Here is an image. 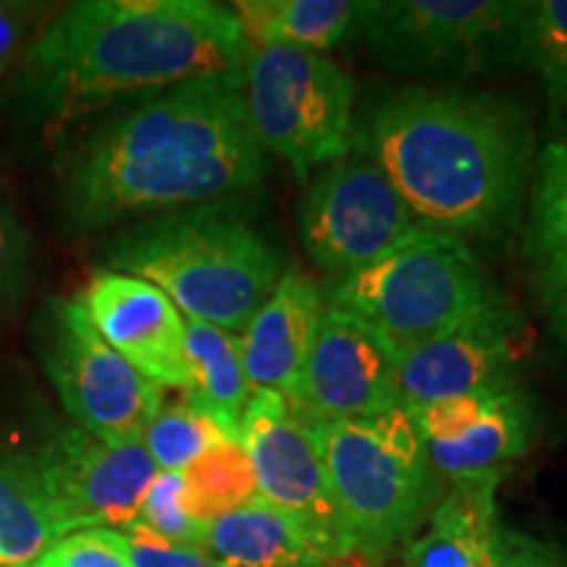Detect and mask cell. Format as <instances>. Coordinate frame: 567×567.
<instances>
[{
  "label": "cell",
  "instance_id": "cell-1",
  "mask_svg": "<svg viewBox=\"0 0 567 567\" xmlns=\"http://www.w3.org/2000/svg\"><path fill=\"white\" fill-rule=\"evenodd\" d=\"M266 172L243 69H231L151 92L92 126L61 158L59 205L76 231H97L231 200Z\"/></svg>",
  "mask_w": 567,
  "mask_h": 567
},
{
  "label": "cell",
  "instance_id": "cell-2",
  "mask_svg": "<svg viewBox=\"0 0 567 567\" xmlns=\"http://www.w3.org/2000/svg\"><path fill=\"white\" fill-rule=\"evenodd\" d=\"M247 40L231 6L210 0H80L48 17L17 66L19 113L42 130L130 95L243 69Z\"/></svg>",
  "mask_w": 567,
  "mask_h": 567
},
{
  "label": "cell",
  "instance_id": "cell-3",
  "mask_svg": "<svg viewBox=\"0 0 567 567\" xmlns=\"http://www.w3.org/2000/svg\"><path fill=\"white\" fill-rule=\"evenodd\" d=\"M363 147L425 229L502 243L520 216L534 122L499 92L408 87L354 126Z\"/></svg>",
  "mask_w": 567,
  "mask_h": 567
},
{
  "label": "cell",
  "instance_id": "cell-4",
  "mask_svg": "<svg viewBox=\"0 0 567 567\" xmlns=\"http://www.w3.org/2000/svg\"><path fill=\"white\" fill-rule=\"evenodd\" d=\"M103 264L158 287L189 321L234 334L281 276L271 243L229 200L145 218L111 239Z\"/></svg>",
  "mask_w": 567,
  "mask_h": 567
},
{
  "label": "cell",
  "instance_id": "cell-5",
  "mask_svg": "<svg viewBox=\"0 0 567 567\" xmlns=\"http://www.w3.org/2000/svg\"><path fill=\"white\" fill-rule=\"evenodd\" d=\"M313 429L352 555L381 557L410 542L442 496L408 410Z\"/></svg>",
  "mask_w": 567,
  "mask_h": 567
},
{
  "label": "cell",
  "instance_id": "cell-6",
  "mask_svg": "<svg viewBox=\"0 0 567 567\" xmlns=\"http://www.w3.org/2000/svg\"><path fill=\"white\" fill-rule=\"evenodd\" d=\"M323 295L331 308L373 326L396 354L436 339L496 302L471 245L425 226L373 264L331 279Z\"/></svg>",
  "mask_w": 567,
  "mask_h": 567
},
{
  "label": "cell",
  "instance_id": "cell-7",
  "mask_svg": "<svg viewBox=\"0 0 567 567\" xmlns=\"http://www.w3.org/2000/svg\"><path fill=\"white\" fill-rule=\"evenodd\" d=\"M245 105L266 153L300 182L350 151L354 80L329 55L300 48H250L243 63Z\"/></svg>",
  "mask_w": 567,
  "mask_h": 567
},
{
  "label": "cell",
  "instance_id": "cell-8",
  "mask_svg": "<svg viewBox=\"0 0 567 567\" xmlns=\"http://www.w3.org/2000/svg\"><path fill=\"white\" fill-rule=\"evenodd\" d=\"M520 9L507 0H371L354 38L394 71L478 76L517 66Z\"/></svg>",
  "mask_w": 567,
  "mask_h": 567
},
{
  "label": "cell",
  "instance_id": "cell-9",
  "mask_svg": "<svg viewBox=\"0 0 567 567\" xmlns=\"http://www.w3.org/2000/svg\"><path fill=\"white\" fill-rule=\"evenodd\" d=\"M34 350L76 429L105 444L140 442L163 389L97 334L80 297H55L34 321Z\"/></svg>",
  "mask_w": 567,
  "mask_h": 567
},
{
  "label": "cell",
  "instance_id": "cell-10",
  "mask_svg": "<svg viewBox=\"0 0 567 567\" xmlns=\"http://www.w3.org/2000/svg\"><path fill=\"white\" fill-rule=\"evenodd\" d=\"M239 444L258 481V496L302 530L331 565L352 555L313 423L279 392H252L239 421Z\"/></svg>",
  "mask_w": 567,
  "mask_h": 567
},
{
  "label": "cell",
  "instance_id": "cell-11",
  "mask_svg": "<svg viewBox=\"0 0 567 567\" xmlns=\"http://www.w3.org/2000/svg\"><path fill=\"white\" fill-rule=\"evenodd\" d=\"M417 226L389 176L354 142L310 176L300 203L305 252L331 279L373 264Z\"/></svg>",
  "mask_w": 567,
  "mask_h": 567
},
{
  "label": "cell",
  "instance_id": "cell-12",
  "mask_svg": "<svg viewBox=\"0 0 567 567\" xmlns=\"http://www.w3.org/2000/svg\"><path fill=\"white\" fill-rule=\"evenodd\" d=\"M59 538L87 528L132 526L158 476L142 442L105 444L76 429H55L30 455Z\"/></svg>",
  "mask_w": 567,
  "mask_h": 567
},
{
  "label": "cell",
  "instance_id": "cell-13",
  "mask_svg": "<svg viewBox=\"0 0 567 567\" xmlns=\"http://www.w3.org/2000/svg\"><path fill=\"white\" fill-rule=\"evenodd\" d=\"M284 400L310 423L389 413L400 408L394 347L363 318L326 308L316 342Z\"/></svg>",
  "mask_w": 567,
  "mask_h": 567
},
{
  "label": "cell",
  "instance_id": "cell-14",
  "mask_svg": "<svg viewBox=\"0 0 567 567\" xmlns=\"http://www.w3.org/2000/svg\"><path fill=\"white\" fill-rule=\"evenodd\" d=\"M526 352V323L496 300L455 329L396 354L400 408L415 410L446 396L513 386Z\"/></svg>",
  "mask_w": 567,
  "mask_h": 567
},
{
  "label": "cell",
  "instance_id": "cell-15",
  "mask_svg": "<svg viewBox=\"0 0 567 567\" xmlns=\"http://www.w3.org/2000/svg\"><path fill=\"white\" fill-rule=\"evenodd\" d=\"M80 300L97 334L134 371L161 389L189 392L187 318L158 287L103 268Z\"/></svg>",
  "mask_w": 567,
  "mask_h": 567
},
{
  "label": "cell",
  "instance_id": "cell-16",
  "mask_svg": "<svg viewBox=\"0 0 567 567\" xmlns=\"http://www.w3.org/2000/svg\"><path fill=\"white\" fill-rule=\"evenodd\" d=\"M326 313V295L313 276L287 268L274 292L239 334L243 365L252 392L287 394L316 342Z\"/></svg>",
  "mask_w": 567,
  "mask_h": 567
},
{
  "label": "cell",
  "instance_id": "cell-17",
  "mask_svg": "<svg viewBox=\"0 0 567 567\" xmlns=\"http://www.w3.org/2000/svg\"><path fill=\"white\" fill-rule=\"evenodd\" d=\"M499 478L452 484L423 528L408 542L400 567H494Z\"/></svg>",
  "mask_w": 567,
  "mask_h": 567
},
{
  "label": "cell",
  "instance_id": "cell-18",
  "mask_svg": "<svg viewBox=\"0 0 567 567\" xmlns=\"http://www.w3.org/2000/svg\"><path fill=\"white\" fill-rule=\"evenodd\" d=\"M536 431L534 400L523 386L494 392L486 413L455 442L429 446L425 457L439 478L450 484L502 476L505 465L528 452Z\"/></svg>",
  "mask_w": 567,
  "mask_h": 567
},
{
  "label": "cell",
  "instance_id": "cell-19",
  "mask_svg": "<svg viewBox=\"0 0 567 567\" xmlns=\"http://www.w3.org/2000/svg\"><path fill=\"white\" fill-rule=\"evenodd\" d=\"M203 549L216 567H331L302 530L264 499L205 523Z\"/></svg>",
  "mask_w": 567,
  "mask_h": 567
},
{
  "label": "cell",
  "instance_id": "cell-20",
  "mask_svg": "<svg viewBox=\"0 0 567 567\" xmlns=\"http://www.w3.org/2000/svg\"><path fill=\"white\" fill-rule=\"evenodd\" d=\"M523 255L530 287L549 308L567 287V140L547 142L536 158Z\"/></svg>",
  "mask_w": 567,
  "mask_h": 567
},
{
  "label": "cell",
  "instance_id": "cell-21",
  "mask_svg": "<svg viewBox=\"0 0 567 567\" xmlns=\"http://www.w3.org/2000/svg\"><path fill=\"white\" fill-rule=\"evenodd\" d=\"M247 48L284 45L323 53L358 32L363 3L352 0H243L231 6Z\"/></svg>",
  "mask_w": 567,
  "mask_h": 567
},
{
  "label": "cell",
  "instance_id": "cell-22",
  "mask_svg": "<svg viewBox=\"0 0 567 567\" xmlns=\"http://www.w3.org/2000/svg\"><path fill=\"white\" fill-rule=\"evenodd\" d=\"M187 394L197 405L239 431V421L252 394L245 375L239 334L187 318Z\"/></svg>",
  "mask_w": 567,
  "mask_h": 567
},
{
  "label": "cell",
  "instance_id": "cell-23",
  "mask_svg": "<svg viewBox=\"0 0 567 567\" xmlns=\"http://www.w3.org/2000/svg\"><path fill=\"white\" fill-rule=\"evenodd\" d=\"M59 542L30 455L0 452V567H30Z\"/></svg>",
  "mask_w": 567,
  "mask_h": 567
},
{
  "label": "cell",
  "instance_id": "cell-24",
  "mask_svg": "<svg viewBox=\"0 0 567 567\" xmlns=\"http://www.w3.org/2000/svg\"><path fill=\"white\" fill-rule=\"evenodd\" d=\"M182 400L166 402L145 425L140 442L151 455L158 473H182L189 463L226 442H239V431L208 413L203 405L182 392Z\"/></svg>",
  "mask_w": 567,
  "mask_h": 567
},
{
  "label": "cell",
  "instance_id": "cell-25",
  "mask_svg": "<svg viewBox=\"0 0 567 567\" xmlns=\"http://www.w3.org/2000/svg\"><path fill=\"white\" fill-rule=\"evenodd\" d=\"M184 505L197 523H210L260 499L258 481L239 442L213 446L182 471Z\"/></svg>",
  "mask_w": 567,
  "mask_h": 567
},
{
  "label": "cell",
  "instance_id": "cell-26",
  "mask_svg": "<svg viewBox=\"0 0 567 567\" xmlns=\"http://www.w3.org/2000/svg\"><path fill=\"white\" fill-rule=\"evenodd\" d=\"M517 66L536 71L551 97H567V0L523 3Z\"/></svg>",
  "mask_w": 567,
  "mask_h": 567
},
{
  "label": "cell",
  "instance_id": "cell-27",
  "mask_svg": "<svg viewBox=\"0 0 567 567\" xmlns=\"http://www.w3.org/2000/svg\"><path fill=\"white\" fill-rule=\"evenodd\" d=\"M132 526L145 528L147 534L166 538L187 547H203V523H197L184 505L182 473H158L147 486L142 505Z\"/></svg>",
  "mask_w": 567,
  "mask_h": 567
},
{
  "label": "cell",
  "instance_id": "cell-28",
  "mask_svg": "<svg viewBox=\"0 0 567 567\" xmlns=\"http://www.w3.org/2000/svg\"><path fill=\"white\" fill-rule=\"evenodd\" d=\"M30 567H132L124 530L87 528L59 538Z\"/></svg>",
  "mask_w": 567,
  "mask_h": 567
},
{
  "label": "cell",
  "instance_id": "cell-29",
  "mask_svg": "<svg viewBox=\"0 0 567 567\" xmlns=\"http://www.w3.org/2000/svg\"><path fill=\"white\" fill-rule=\"evenodd\" d=\"M30 268V245L21 229L17 210L0 189V313L17 300Z\"/></svg>",
  "mask_w": 567,
  "mask_h": 567
},
{
  "label": "cell",
  "instance_id": "cell-30",
  "mask_svg": "<svg viewBox=\"0 0 567 567\" xmlns=\"http://www.w3.org/2000/svg\"><path fill=\"white\" fill-rule=\"evenodd\" d=\"M124 536L132 567H216L203 547L166 542L137 526H126Z\"/></svg>",
  "mask_w": 567,
  "mask_h": 567
},
{
  "label": "cell",
  "instance_id": "cell-31",
  "mask_svg": "<svg viewBox=\"0 0 567 567\" xmlns=\"http://www.w3.org/2000/svg\"><path fill=\"white\" fill-rule=\"evenodd\" d=\"M494 567H567V559L547 538L499 523L494 534Z\"/></svg>",
  "mask_w": 567,
  "mask_h": 567
},
{
  "label": "cell",
  "instance_id": "cell-32",
  "mask_svg": "<svg viewBox=\"0 0 567 567\" xmlns=\"http://www.w3.org/2000/svg\"><path fill=\"white\" fill-rule=\"evenodd\" d=\"M48 19H42L40 6L0 3V76L19 66L30 42L38 38Z\"/></svg>",
  "mask_w": 567,
  "mask_h": 567
},
{
  "label": "cell",
  "instance_id": "cell-33",
  "mask_svg": "<svg viewBox=\"0 0 567 567\" xmlns=\"http://www.w3.org/2000/svg\"><path fill=\"white\" fill-rule=\"evenodd\" d=\"M549 329L567 347V287L549 305Z\"/></svg>",
  "mask_w": 567,
  "mask_h": 567
},
{
  "label": "cell",
  "instance_id": "cell-34",
  "mask_svg": "<svg viewBox=\"0 0 567 567\" xmlns=\"http://www.w3.org/2000/svg\"><path fill=\"white\" fill-rule=\"evenodd\" d=\"M331 567H365V565H360V563H350V559H342V563H334Z\"/></svg>",
  "mask_w": 567,
  "mask_h": 567
}]
</instances>
